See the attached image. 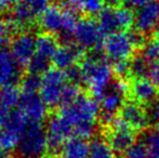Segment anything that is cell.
<instances>
[{
	"label": "cell",
	"instance_id": "cell-1",
	"mask_svg": "<svg viewBox=\"0 0 159 158\" xmlns=\"http://www.w3.org/2000/svg\"><path fill=\"white\" fill-rule=\"evenodd\" d=\"M98 103L92 97L80 94L75 101L61 106L48 124L49 145L57 150L70 138L87 139L94 133L98 117Z\"/></svg>",
	"mask_w": 159,
	"mask_h": 158
},
{
	"label": "cell",
	"instance_id": "cell-2",
	"mask_svg": "<svg viewBox=\"0 0 159 158\" xmlns=\"http://www.w3.org/2000/svg\"><path fill=\"white\" fill-rule=\"evenodd\" d=\"M81 79L96 99H102L111 87L114 70L108 62L98 55H91L84 60L80 66Z\"/></svg>",
	"mask_w": 159,
	"mask_h": 158
},
{
	"label": "cell",
	"instance_id": "cell-3",
	"mask_svg": "<svg viewBox=\"0 0 159 158\" xmlns=\"http://www.w3.org/2000/svg\"><path fill=\"white\" fill-rule=\"evenodd\" d=\"M78 20L74 11L61 9L57 6H50L40 14L39 25L47 34L70 37Z\"/></svg>",
	"mask_w": 159,
	"mask_h": 158
},
{
	"label": "cell",
	"instance_id": "cell-4",
	"mask_svg": "<svg viewBox=\"0 0 159 158\" xmlns=\"http://www.w3.org/2000/svg\"><path fill=\"white\" fill-rule=\"evenodd\" d=\"M69 84L70 81L66 72L59 68L48 70L44 74H42L39 95L47 106H62L64 104L65 94Z\"/></svg>",
	"mask_w": 159,
	"mask_h": 158
},
{
	"label": "cell",
	"instance_id": "cell-5",
	"mask_svg": "<svg viewBox=\"0 0 159 158\" xmlns=\"http://www.w3.org/2000/svg\"><path fill=\"white\" fill-rule=\"evenodd\" d=\"M48 148V132L40 124H30L20 137L15 152L19 158H42Z\"/></svg>",
	"mask_w": 159,
	"mask_h": 158
},
{
	"label": "cell",
	"instance_id": "cell-6",
	"mask_svg": "<svg viewBox=\"0 0 159 158\" xmlns=\"http://www.w3.org/2000/svg\"><path fill=\"white\" fill-rule=\"evenodd\" d=\"M142 36L127 32H117L107 35L103 41L102 48L109 60L115 63L129 61L134 54L136 47L140 46Z\"/></svg>",
	"mask_w": 159,
	"mask_h": 158
},
{
	"label": "cell",
	"instance_id": "cell-7",
	"mask_svg": "<svg viewBox=\"0 0 159 158\" xmlns=\"http://www.w3.org/2000/svg\"><path fill=\"white\" fill-rule=\"evenodd\" d=\"M57 40L52 35L44 34L37 37L36 41V53L32 62L28 65L30 73L36 75L44 74L49 68L51 61H53L54 55L59 49Z\"/></svg>",
	"mask_w": 159,
	"mask_h": 158
},
{
	"label": "cell",
	"instance_id": "cell-8",
	"mask_svg": "<svg viewBox=\"0 0 159 158\" xmlns=\"http://www.w3.org/2000/svg\"><path fill=\"white\" fill-rule=\"evenodd\" d=\"M127 92H129V86L121 79L114 82L103 95L101 99V115L106 124H111L115 119V115L121 111Z\"/></svg>",
	"mask_w": 159,
	"mask_h": 158
},
{
	"label": "cell",
	"instance_id": "cell-9",
	"mask_svg": "<svg viewBox=\"0 0 159 158\" xmlns=\"http://www.w3.org/2000/svg\"><path fill=\"white\" fill-rule=\"evenodd\" d=\"M47 104L37 92L21 93L16 111L28 126L40 124L47 117Z\"/></svg>",
	"mask_w": 159,
	"mask_h": 158
},
{
	"label": "cell",
	"instance_id": "cell-10",
	"mask_svg": "<svg viewBox=\"0 0 159 158\" xmlns=\"http://www.w3.org/2000/svg\"><path fill=\"white\" fill-rule=\"evenodd\" d=\"M102 35L98 22L91 19L79 20L73 32L71 37L76 42V46L84 50L98 49L102 42Z\"/></svg>",
	"mask_w": 159,
	"mask_h": 158
},
{
	"label": "cell",
	"instance_id": "cell-11",
	"mask_svg": "<svg viewBox=\"0 0 159 158\" xmlns=\"http://www.w3.org/2000/svg\"><path fill=\"white\" fill-rule=\"evenodd\" d=\"M135 133L121 118H115L111 124L108 143L116 153H126L134 144Z\"/></svg>",
	"mask_w": 159,
	"mask_h": 158
},
{
	"label": "cell",
	"instance_id": "cell-12",
	"mask_svg": "<svg viewBox=\"0 0 159 158\" xmlns=\"http://www.w3.org/2000/svg\"><path fill=\"white\" fill-rule=\"evenodd\" d=\"M36 41L30 33H21L12 40L10 51L20 66L30 65L36 53Z\"/></svg>",
	"mask_w": 159,
	"mask_h": 158
},
{
	"label": "cell",
	"instance_id": "cell-13",
	"mask_svg": "<svg viewBox=\"0 0 159 158\" xmlns=\"http://www.w3.org/2000/svg\"><path fill=\"white\" fill-rule=\"evenodd\" d=\"M159 25V4L155 1L139 9L134 16V27L141 36L149 35Z\"/></svg>",
	"mask_w": 159,
	"mask_h": 158
},
{
	"label": "cell",
	"instance_id": "cell-14",
	"mask_svg": "<svg viewBox=\"0 0 159 158\" xmlns=\"http://www.w3.org/2000/svg\"><path fill=\"white\" fill-rule=\"evenodd\" d=\"M20 65L7 48H0V89L12 87L19 81Z\"/></svg>",
	"mask_w": 159,
	"mask_h": 158
},
{
	"label": "cell",
	"instance_id": "cell-15",
	"mask_svg": "<svg viewBox=\"0 0 159 158\" xmlns=\"http://www.w3.org/2000/svg\"><path fill=\"white\" fill-rule=\"evenodd\" d=\"M158 87L147 78H135L129 86V93L134 102L149 105L158 99Z\"/></svg>",
	"mask_w": 159,
	"mask_h": 158
},
{
	"label": "cell",
	"instance_id": "cell-16",
	"mask_svg": "<svg viewBox=\"0 0 159 158\" xmlns=\"http://www.w3.org/2000/svg\"><path fill=\"white\" fill-rule=\"evenodd\" d=\"M120 118L134 131L144 130L151 122L147 112L136 102H128L124 104L120 111Z\"/></svg>",
	"mask_w": 159,
	"mask_h": 158
},
{
	"label": "cell",
	"instance_id": "cell-17",
	"mask_svg": "<svg viewBox=\"0 0 159 158\" xmlns=\"http://www.w3.org/2000/svg\"><path fill=\"white\" fill-rule=\"evenodd\" d=\"M81 57V49L76 44L65 43L60 46L53 59V63L57 68L67 72L70 68L75 67L76 63Z\"/></svg>",
	"mask_w": 159,
	"mask_h": 158
},
{
	"label": "cell",
	"instance_id": "cell-18",
	"mask_svg": "<svg viewBox=\"0 0 159 158\" xmlns=\"http://www.w3.org/2000/svg\"><path fill=\"white\" fill-rule=\"evenodd\" d=\"M98 24L103 35H111L117 32H125L122 28L119 14H118L117 7L116 8L108 7L107 9H104L98 14Z\"/></svg>",
	"mask_w": 159,
	"mask_h": 158
},
{
	"label": "cell",
	"instance_id": "cell-19",
	"mask_svg": "<svg viewBox=\"0 0 159 158\" xmlns=\"http://www.w3.org/2000/svg\"><path fill=\"white\" fill-rule=\"evenodd\" d=\"M67 9L86 15H98L104 10V0H63Z\"/></svg>",
	"mask_w": 159,
	"mask_h": 158
},
{
	"label": "cell",
	"instance_id": "cell-20",
	"mask_svg": "<svg viewBox=\"0 0 159 158\" xmlns=\"http://www.w3.org/2000/svg\"><path fill=\"white\" fill-rule=\"evenodd\" d=\"M90 144L81 138H70L62 145V158H88Z\"/></svg>",
	"mask_w": 159,
	"mask_h": 158
},
{
	"label": "cell",
	"instance_id": "cell-21",
	"mask_svg": "<svg viewBox=\"0 0 159 158\" xmlns=\"http://www.w3.org/2000/svg\"><path fill=\"white\" fill-rule=\"evenodd\" d=\"M35 13L22 2H19L13 9L12 16H11L10 25L11 28H23L30 25L36 17Z\"/></svg>",
	"mask_w": 159,
	"mask_h": 158
},
{
	"label": "cell",
	"instance_id": "cell-22",
	"mask_svg": "<svg viewBox=\"0 0 159 158\" xmlns=\"http://www.w3.org/2000/svg\"><path fill=\"white\" fill-rule=\"evenodd\" d=\"M88 158H115V152L106 141L95 139L90 144Z\"/></svg>",
	"mask_w": 159,
	"mask_h": 158
},
{
	"label": "cell",
	"instance_id": "cell-23",
	"mask_svg": "<svg viewBox=\"0 0 159 158\" xmlns=\"http://www.w3.org/2000/svg\"><path fill=\"white\" fill-rule=\"evenodd\" d=\"M149 70L151 65L142 55L134 57L130 63V74L133 75L135 78H145L146 75H149Z\"/></svg>",
	"mask_w": 159,
	"mask_h": 158
},
{
	"label": "cell",
	"instance_id": "cell-24",
	"mask_svg": "<svg viewBox=\"0 0 159 158\" xmlns=\"http://www.w3.org/2000/svg\"><path fill=\"white\" fill-rule=\"evenodd\" d=\"M144 144L152 158H159V129L146 133Z\"/></svg>",
	"mask_w": 159,
	"mask_h": 158
},
{
	"label": "cell",
	"instance_id": "cell-25",
	"mask_svg": "<svg viewBox=\"0 0 159 158\" xmlns=\"http://www.w3.org/2000/svg\"><path fill=\"white\" fill-rule=\"evenodd\" d=\"M142 56L149 63V65H153L155 62L159 60V41L157 39L148 42L144 46L142 51Z\"/></svg>",
	"mask_w": 159,
	"mask_h": 158
},
{
	"label": "cell",
	"instance_id": "cell-26",
	"mask_svg": "<svg viewBox=\"0 0 159 158\" xmlns=\"http://www.w3.org/2000/svg\"><path fill=\"white\" fill-rule=\"evenodd\" d=\"M125 158H152L144 143H134L125 153Z\"/></svg>",
	"mask_w": 159,
	"mask_h": 158
},
{
	"label": "cell",
	"instance_id": "cell-27",
	"mask_svg": "<svg viewBox=\"0 0 159 158\" xmlns=\"http://www.w3.org/2000/svg\"><path fill=\"white\" fill-rule=\"evenodd\" d=\"M40 84H41V78L39 77V75L30 73L23 79V82H22L23 91H25V92H37V91H39Z\"/></svg>",
	"mask_w": 159,
	"mask_h": 158
},
{
	"label": "cell",
	"instance_id": "cell-28",
	"mask_svg": "<svg viewBox=\"0 0 159 158\" xmlns=\"http://www.w3.org/2000/svg\"><path fill=\"white\" fill-rule=\"evenodd\" d=\"M20 2L27 6L35 14H41L47 8L50 7L51 0H20Z\"/></svg>",
	"mask_w": 159,
	"mask_h": 158
},
{
	"label": "cell",
	"instance_id": "cell-29",
	"mask_svg": "<svg viewBox=\"0 0 159 158\" xmlns=\"http://www.w3.org/2000/svg\"><path fill=\"white\" fill-rule=\"evenodd\" d=\"M114 73L117 76H119L120 78H124L127 75L130 74V63L128 61H122V62H117L114 65Z\"/></svg>",
	"mask_w": 159,
	"mask_h": 158
},
{
	"label": "cell",
	"instance_id": "cell-30",
	"mask_svg": "<svg viewBox=\"0 0 159 158\" xmlns=\"http://www.w3.org/2000/svg\"><path fill=\"white\" fill-rule=\"evenodd\" d=\"M147 115H148L149 121L158 122L159 120V99L151 103L147 108Z\"/></svg>",
	"mask_w": 159,
	"mask_h": 158
},
{
	"label": "cell",
	"instance_id": "cell-31",
	"mask_svg": "<svg viewBox=\"0 0 159 158\" xmlns=\"http://www.w3.org/2000/svg\"><path fill=\"white\" fill-rule=\"evenodd\" d=\"M148 76L151 77L152 81L159 88V60L151 66V70H149Z\"/></svg>",
	"mask_w": 159,
	"mask_h": 158
},
{
	"label": "cell",
	"instance_id": "cell-32",
	"mask_svg": "<svg viewBox=\"0 0 159 158\" xmlns=\"http://www.w3.org/2000/svg\"><path fill=\"white\" fill-rule=\"evenodd\" d=\"M127 3L129 4L130 8H133V9H141L143 7L147 6V4L152 3L154 2V0H126Z\"/></svg>",
	"mask_w": 159,
	"mask_h": 158
},
{
	"label": "cell",
	"instance_id": "cell-33",
	"mask_svg": "<svg viewBox=\"0 0 159 158\" xmlns=\"http://www.w3.org/2000/svg\"><path fill=\"white\" fill-rule=\"evenodd\" d=\"M11 112H12V111L7 110L6 107L0 105V132H1V130L3 129L4 124H6V122H7V119H8Z\"/></svg>",
	"mask_w": 159,
	"mask_h": 158
},
{
	"label": "cell",
	"instance_id": "cell-34",
	"mask_svg": "<svg viewBox=\"0 0 159 158\" xmlns=\"http://www.w3.org/2000/svg\"><path fill=\"white\" fill-rule=\"evenodd\" d=\"M10 29H11L10 22L4 20L2 16H0V36H7Z\"/></svg>",
	"mask_w": 159,
	"mask_h": 158
},
{
	"label": "cell",
	"instance_id": "cell-35",
	"mask_svg": "<svg viewBox=\"0 0 159 158\" xmlns=\"http://www.w3.org/2000/svg\"><path fill=\"white\" fill-rule=\"evenodd\" d=\"M15 0H0V12L9 10L14 4Z\"/></svg>",
	"mask_w": 159,
	"mask_h": 158
},
{
	"label": "cell",
	"instance_id": "cell-36",
	"mask_svg": "<svg viewBox=\"0 0 159 158\" xmlns=\"http://www.w3.org/2000/svg\"><path fill=\"white\" fill-rule=\"evenodd\" d=\"M104 2L111 8H116V7H119L124 2V0H104Z\"/></svg>",
	"mask_w": 159,
	"mask_h": 158
},
{
	"label": "cell",
	"instance_id": "cell-37",
	"mask_svg": "<svg viewBox=\"0 0 159 158\" xmlns=\"http://www.w3.org/2000/svg\"><path fill=\"white\" fill-rule=\"evenodd\" d=\"M7 43H8V37L0 36V48H6Z\"/></svg>",
	"mask_w": 159,
	"mask_h": 158
},
{
	"label": "cell",
	"instance_id": "cell-38",
	"mask_svg": "<svg viewBox=\"0 0 159 158\" xmlns=\"http://www.w3.org/2000/svg\"><path fill=\"white\" fill-rule=\"evenodd\" d=\"M42 158H57V157H54V156H44Z\"/></svg>",
	"mask_w": 159,
	"mask_h": 158
},
{
	"label": "cell",
	"instance_id": "cell-39",
	"mask_svg": "<svg viewBox=\"0 0 159 158\" xmlns=\"http://www.w3.org/2000/svg\"><path fill=\"white\" fill-rule=\"evenodd\" d=\"M0 158H10V157H8V156H1Z\"/></svg>",
	"mask_w": 159,
	"mask_h": 158
},
{
	"label": "cell",
	"instance_id": "cell-40",
	"mask_svg": "<svg viewBox=\"0 0 159 158\" xmlns=\"http://www.w3.org/2000/svg\"><path fill=\"white\" fill-rule=\"evenodd\" d=\"M0 150H1V144H0Z\"/></svg>",
	"mask_w": 159,
	"mask_h": 158
},
{
	"label": "cell",
	"instance_id": "cell-41",
	"mask_svg": "<svg viewBox=\"0 0 159 158\" xmlns=\"http://www.w3.org/2000/svg\"><path fill=\"white\" fill-rule=\"evenodd\" d=\"M157 124H158V126H159V120H158V122H157Z\"/></svg>",
	"mask_w": 159,
	"mask_h": 158
}]
</instances>
